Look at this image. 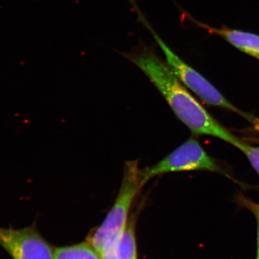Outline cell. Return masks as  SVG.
Segmentation results:
<instances>
[{
    "instance_id": "cell-1",
    "label": "cell",
    "mask_w": 259,
    "mask_h": 259,
    "mask_svg": "<svg viewBox=\"0 0 259 259\" xmlns=\"http://www.w3.org/2000/svg\"><path fill=\"white\" fill-rule=\"evenodd\" d=\"M122 55L136 65L155 85L175 115L196 135L223 140L238 148L243 141L218 122L188 91L170 66L145 44Z\"/></svg>"
},
{
    "instance_id": "cell-2",
    "label": "cell",
    "mask_w": 259,
    "mask_h": 259,
    "mask_svg": "<svg viewBox=\"0 0 259 259\" xmlns=\"http://www.w3.org/2000/svg\"><path fill=\"white\" fill-rule=\"evenodd\" d=\"M139 161L126 162L123 178L115 203L90 242L101 254L105 245L120 235L128 225V216L135 199L144 187Z\"/></svg>"
},
{
    "instance_id": "cell-3",
    "label": "cell",
    "mask_w": 259,
    "mask_h": 259,
    "mask_svg": "<svg viewBox=\"0 0 259 259\" xmlns=\"http://www.w3.org/2000/svg\"><path fill=\"white\" fill-rule=\"evenodd\" d=\"M136 10L139 13V18L141 20V23H144L145 26L151 31L155 40H156L158 46L163 51L168 66H170L174 73L176 74L177 77L187 88L192 90L199 98L202 99L204 102L208 105L227 109L230 111L236 112L238 115L243 116V117L248 119L253 123L255 122L256 119L252 116L247 115L239 109L237 108L231 102L228 101L226 97L221 93V92L218 91L217 89L214 88V85L209 82L208 80L205 79L202 74H199L198 71L186 64L185 61H182L163 41L161 37L158 36V34L155 32L152 27L144 18V15L141 14L139 9L136 8Z\"/></svg>"
},
{
    "instance_id": "cell-4",
    "label": "cell",
    "mask_w": 259,
    "mask_h": 259,
    "mask_svg": "<svg viewBox=\"0 0 259 259\" xmlns=\"http://www.w3.org/2000/svg\"><path fill=\"white\" fill-rule=\"evenodd\" d=\"M197 170L221 172L217 162L206 153L198 141L190 139L156 164L141 169V177L145 185L159 175Z\"/></svg>"
},
{
    "instance_id": "cell-5",
    "label": "cell",
    "mask_w": 259,
    "mask_h": 259,
    "mask_svg": "<svg viewBox=\"0 0 259 259\" xmlns=\"http://www.w3.org/2000/svg\"><path fill=\"white\" fill-rule=\"evenodd\" d=\"M0 246L13 259H54V250L33 226L23 229L0 227Z\"/></svg>"
},
{
    "instance_id": "cell-6",
    "label": "cell",
    "mask_w": 259,
    "mask_h": 259,
    "mask_svg": "<svg viewBox=\"0 0 259 259\" xmlns=\"http://www.w3.org/2000/svg\"><path fill=\"white\" fill-rule=\"evenodd\" d=\"M194 22L200 28L207 30L210 33L222 37L238 50L259 60V35L257 34L242 30H232L226 27L221 28H212L209 25L195 20Z\"/></svg>"
},
{
    "instance_id": "cell-7",
    "label": "cell",
    "mask_w": 259,
    "mask_h": 259,
    "mask_svg": "<svg viewBox=\"0 0 259 259\" xmlns=\"http://www.w3.org/2000/svg\"><path fill=\"white\" fill-rule=\"evenodd\" d=\"M102 259H138L134 223L132 220L125 231L105 245Z\"/></svg>"
},
{
    "instance_id": "cell-8",
    "label": "cell",
    "mask_w": 259,
    "mask_h": 259,
    "mask_svg": "<svg viewBox=\"0 0 259 259\" xmlns=\"http://www.w3.org/2000/svg\"><path fill=\"white\" fill-rule=\"evenodd\" d=\"M54 259H102L90 242L54 249Z\"/></svg>"
},
{
    "instance_id": "cell-9",
    "label": "cell",
    "mask_w": 259,
    "mask_h": 259,
    "mask_svg": "<svg viewBox=\"0 0 259 259\" xmlns=\"http://www.w3.org/2000/svg\"><path fill=\"white\" fill-rule=\"evenodd\" d=\"M238 148L244 153L259 176V147L250 146L243 141Z\"/></svg>"
},
{
    "instance_id": "cell-10",
    "label": "cell",
    "mask_w": 259,
    "mask_h": 259,
    "mask_svg": "<svg viewBox=\"0 0 259 259\" xmlns=\"http://www.w3.org/2000/svg\"><path fill=\"white\" fill-rule=\"evenodd\" d=\"M238 202L243 207H245L253 213L257 221V244H258V251H257V258L259 259V204L255 203L250 199L246 198L243 195H240L238 199Z\"/></svg>"
},
{
    "instance_id": "cell-11",
    "label": "cell",
    "mask_w": 259,
    "mask_h": 259,
    "mask_svg": "<svg viewBox=\"0 0 259 259\" xmlns=\"http://www.w3.org/2000/svg\"><path fill=\"white\" fill-rule=\"evenodd\" d=\"M253 124H254L255 127L259 130V120H257L256 119Z\"/></svg>"
}]
</instances>
